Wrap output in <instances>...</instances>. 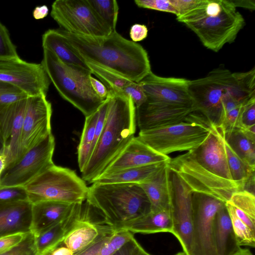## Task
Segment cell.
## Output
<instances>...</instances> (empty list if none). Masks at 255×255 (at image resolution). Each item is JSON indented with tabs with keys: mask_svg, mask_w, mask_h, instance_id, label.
Wrapping results in <instances>:
<instances>
[{
	"mask_svg": "<svg viewBox=\"0 0 255 255\" xmlns=\"http://www.w3.org/2000/svg\"><path fill=\"white\" fill-rule=\"evenodd\" d=\"M54 148L55 139L51 132L4 168L0 176V187L25 186L54 164Z\"/></svg>",
	"mask_w": 255,
	"mask_h": 255,
	"instance_id": "cell-11",
	"label": "cell"
},
{
	"mask_svg": "<svg viewBox=\"0 0 255 255\" xmlns=\"http://www.w3.org/2000/svg\"><path fill=\"white\" fill-rule=\"evenodd\" d=\"M6 166V156L3 154H0V181L1 173Z\"/></svg>",
	"mask_w": 255,
	"mask_h": 255,
	"instance_id": "cell-53",
	"label": "cell"
},
{
	"mask_svg": "<svg viewBox=\"0 0 255 255\" xmlns=\"http://www.w3.org/2000/svg\"><path fill=\"white\" fill-rule=\"evenodd\" d=\"M134 2L139 7L169 12L176 16L178 15L170 0H135Z\"/></svg>",
	"mask_w": 255,
	"mask_h": 255,
	"instance_id": "cell-42",
	"label": "cell"
},
{
	"mask_svg": "<svg viewBox=\"0 0 255 255\" xmlns=\"http://www.w3.org/2000/svg\"><path fill=\"white\" fill-rule=\"evenodd\" d=\"M214 242L217 255H231L241 248L237 244L225 204L215 217Z\"/></svg>",
	"mask_w": 255,
	"mask_h": 255,
	"instance_id": "cell-27",
	"label": "cell"
},
{
	"mask_svg": "<svg viewBox=\"0 0 255 255\" xmlns=\"http://www.w3.org/2000/svg\"><path fill=\"white\" fill-rule=\"evenodd\" d=\"M98 116L97 109L92 114L85 117L84 128L78 148V163L81 172L88 163L92 154Z\"/></svg>",
	"mask_w": 255,
	"mask_h": 255,
	"instance_id": "cell-34",
	"label": "cell"
},
{
	"mask_svg": "<svg viewBox=\"0 0 255 255\" xmlns=\"http://www.w3.org/2000/svg\"><path fill=\"white\" fill-rule=\"evenodd\" d=\"M227 91L238 102L244 104L255 97V69L246 72L232 73Z\"/></svg>",
	"mask_w": 255,
	"mask_h": 255,
	"instance_id": "cell-32",
	"label": "cell"
},
{
	"mask_svg": "<svg viewBox=\"0 0 255 255\" xmlns=\"http://www.w3.org/2000/svg\"><path fill=\"white\" fill-rule=\"evenodd\" d=\"M174 255H185L183 252H179ZM231 255H254L249 249L241 248L238 251Z\"/></svg>",
	"mask_w": 255,
	"mask_h": 255,
	"instance_id": "cell-52",
	"label": "cell"
},
{
	"mask_svg": "<svg viewBox=\"0 0 255 255\" xmlns=\"http://www.w3.org/2000/svg\"><path fill=\"white\" fill-rule=\"evenodd\" d=\"M138 83L147 97L146 100L193 107L188 91L189 80L162 77L151 71Z\"/></svg>",
	"mask_w": 255,
	"mask_h": 255,
	"instance_id": "cell-19",
	"label": "cell"
},
{
	"mask_svg": "<svg viewBox=\"0 0 255 255\" xmlns=\"http://www.w3.org/2000/svg\"><path fill=\"white\" fill-rule=\"evenodd\" d=\"M133 255H151L146 252L142 247L138 244L136 247Z\"/></svg>",
	"mask_w": 255,
	"mask_h": 255,
	"instance_id": "cell-54",
	"label": "cell"
},
{
	"mask_svg": "<svg viewBox=\"0 0 255 255\" xmlns=\"http://www.w3.org/2000/svg\"><path fill=\"white\" fill-rule=\"evenodd\" d=\"M171 211L150 212L149 213L113 227L115 230H124L132 234H154L172 232Z\"/></svg>",
	"mask_w": 255,
	"mask_h": 255,
	"instance_id": "cell-25",
	"label": "cell"
},
{
	"mask_svg": "<svg viewBox=\"0 0 255 255\" xmlns=\"http://www.w3.org/2000/svg\"><path fill=\"white\" fill-rule=\"evenodd\" d=\"M225 138L244 162L255 167V130L235 128L225 133Z\"/></svg>",
	"mask_w": 255,
	"mask_h": 255,
	"instance_id": "cell-30",
	"label": "cell"
},
{
	"mask_svg": "<svg viewBox=\"0 0 255 255\" xmlns=\"http://www.w3.org/2000/svg\"><path fill=\"white\" fill-rule=\"evenodd\" d=\"M0 255H38L33 234L28 233L20 243Z\"/></svg>",
	"mask_w": 255,
	"mask_h": 255,
	"instance_id": "cell-40",
	"label": "cell"
},
{
	"mask_svg": "<svg viewBox=\"0 0 255 255\" xmlns=\"http://www.w3.org/2000/svg\"><path fill=\"white\" fill-rule=\"evenodd\" d=\"M210 132L205 118L194 112L184 122L139 131L137 137L158 153L168 155L174 152L194 149L207 139Z\"/></svg>",
	"mask_w": 255,
	"mask_h": 255,
	"instance_id": "cell-7",
	"label": "cell"
},
{
	"mask_svg": "<svg viewBox=\"0 0 255 255\" xmlns=\"http://www.w3.org/2000/svg\"><path fill=\"white\" fill-rule=\"evenodd\" d=\"M27 98L0 105V132L5 145V167L20 156L21 135Z\"/></svg>",
	"mask_w": 255,
	"mask_h": 255,
	"instance_id": "cell-17",
	"label": "cell"
},
{
	"mask_svg": "<svg viewBox=\"0 0 255 255\" xmlns=\"http://www.w3.org/2000/svg\"><path fill=\"white\" fill-rule=\"evenodd\" d=\"M237 8L241 7L250 11L255 9V1L254 0H230Z\"/></svg>",
	"mask_w": 255,
	"mask_h": 255,
	"instance_id": "cell-50",
	"label": "cell"
},
{
	"mask_svg": "<svg viewBox=\"0 0 255 255\" xmlns=\"http://www.w3.org/2000/svg\"><path fill=\"white\" fill-rule=\"evenodd\" d=\"M49 9L45 5L36 6L33 11V16L37 20L43 19L47 16Z\"/></svg>",
	"mask_w": 255,
	"mask_h": 255,
	"instance_id": "cell-51",
	"label": "cell"
},
{
	"mask_svg": "<svg viewBox=\"0 0 255 255\" xmlns=\"http://www.w3.org/2000/svg\"><path fill=\"white\" fill-rule=\"evenodd\" d=\"M135 108L136 122L140 131L184 122L194 112L192 107L148 100Z\"/></svg>",
	"mask_w": 255,
	"mask_h": 255,
	"instance_id": "cell-18",
	"label": "cell"
},
{
	"mask_svg": "<svg viewBox=\"0 0 255 255\" xmlns=\"http://www.w3.org/2000/svg\"><path fill=\"white\" fill-rule=\"evenodd\" d=\"M167 163L151 179L138 184L150 202L151 212L171 211L170 169Z\"/></svg>",
	"mask_w": 255,
	"mask_h": 255,
	"instance_id": "cell-24",
	"label": "cell"
},
{
	"mask_svg": "<svg viewBox=\"0 0 255 255\" xmlns=\"http://www.w3.org/2000/svg\"><path fill=\"white\" fill-rule=\"evenodd\" d=\"M138 244L139 243L133 237L116 251L113 255H133Z\"/></svg>",
	"mask_w": 255,
	"mask_h": 255,
	"instance_id": "cell-49",
	"label": "cell"
},
{
	"mask_svg": "<svg viewBox=\"0 0 255 255\" xmlns=\"http://www.w3.org/2000/svg\"><path fill=\"white\" fill-rule=\"evenodd\" d=\"M74 255H80V254H75Z\"/></svg>",
	"mask_w": 255,
	"mask_h": 255,
	"instance_id": "cell-56",
	"label": "cell"
},
{
	"mask_svg": "<svg viewBox=\"0 0 255 255\" xmlns=\"http://www.w3.org/2000/svg\"><path fill=\"white\" fill-rule=\"evenodd\" d=\"M82 203L75 204L72 212L63 219L38 234L33 235L38 255H41L63 241L69 229L79 217Z\"/></svg>",
	"mask_w": 255,
	"mask_h": 255,
	"instance_id": "cell-26",
	"label": "cell"
},
{
	"mask_svg": "<svg viewBox=\"0 0 255 255\" xmlns=\"http://www.w3.org/2000/svg\"><path fill=\"white\" fill-rule=\"evenodd\" d=\"M172 234L180 243L185 255H192L193 218L192 191L184 182L170 170Z\"/></svg>",
	"mask_w": 255,
	"mask_h": 255,
	"instance_id": "cell-13",
	"label": "cell"
},
{
	"mask_svg": "<svg viewBox=\"0 0 255 255\" xmlns=\"http://www.w3.org/2000/svg\"><path fill=\"white\" fill-rule=\"evenodd\" d=\"M94 209L86 200L83 202L79 217L62 241L74 255L82 252L103 235L114 230L113 227L108 224L101 225L105 220L100 225L90 222Z\"/></svg>",
	"mask_w": 255,
	"mask_h": 255,
	"instance_id": "cell-20",
	"label": "cell"
},
{
	"mask_svg": "<svg viewBox=\"0 0 255 255\" xmlns=\"http://www.w3.org/2000/svg\"><path fill=\"white\" fill-rule=\"evenodd\" d=\"M109 106L103 131L82 173L92 183L134 136L135 106L130 97L108 89Z\"/></svg>",
	"mask_w": 255,
	"mask_h": 255,
	"instance_id": "cell-3",
	"label": "cell"
},
{
	"mask_svg": "<svg viewBox=\"0 0 255 255\" xmlns=\"http://www.w3.org/2000/svg\"><path fill=\"white\" fill-rule=\"evenodd\" d=\"M200 0H170L173 6L177 10L178 15H181L194 7Z\"/></svg>",
	"mask_w": 255,
	"mask_h": 255,
	"instance_id": "cell-45",
	"label": "cell"
},
{
	"mask_svg": "<svg viewBox=\"0 0 255 255\" xmlns=\"http://www.w3.org/2000/svg\"><path fill=\"white\" fill-rule=\"evenodd\" d=\"M225 204L206 194L192 192V255H217L214 242L215 219Z\"/></svg>",
	"mask_w": 255,
	"mask_h": 255,
	"instance_id": "cell-12",
	"label": "cell"
},
{
	"mask_svg": "<svg viewBox=\"0 0 255 255\" xmlns=\"http://www.w3.org/2000/svg\"><path fill=\"white\" fill-rule=\"evenodd\" d=\"M42 45L43 48L52 52L63 63L89 69L84 60L65 41L58 29L45 31L42 36Z\"/></svg>",
	"mask_w": 255,
	"mask_h": 255,
	"instance_id": "cell-29",
	"label": "cell"
},
{
	"mask_svg": "<svg viewBox=\"0 0 255 255\" xmlns=\"http://www.w3.org/2000/svg\"><path fill=\"white\" fill-rule=\"evenodd\" d=\"M176 19L192 30L205 47L216 52L234 42L245 25L230 0H200Z\"/></svg>",
	"mask_w": 255,
	"mask_h": 255,
	"instance_id": "cell-4",
	"label": "cell"
},
{
	"mask_svg": "<svg viewBox=\"0 0 255 255\" xmlns=\"http://www.w3.org/2000/svg\"><path fill=\"white\" fill-rule=\"evenodd\" d=\"M86 201L113 227L151 212L150 202L137 184L94 182L88 187Z\"/></svg>",
	"mask_w": 255,
	"mask_h": 255,
	"instance_id": "cell-5",
	"label": "cell"
},
{
	"mask_svg": "<svg viewBox=\"0 0 255 255\" xmlns=\"http://www.w3.org/2000/svg\"><path fill=\"white\" fill-rule=\"evenodd\" d=\"M24 187L32 204L44 201L80 203L86 200L88 191L74 171L55 164Z\"/></svg>",
	"mask_w": 255,
	"mask_h": 255,
	"instance_id": "cell-8",
	"label": "cell"
},
{
	"mask_svg": "<svg viewBox=\"0 0 255 255\" xmlns=\"http://www.w3.org/2000/svg\"><path fill=\"white\" fill-rule=\"evenodd\" d=\"M31 207L28 201L0 202V238L30 232Z\"/></svg>",
	"mask_w": 255,
	"mask_h": 255,
	"instance_id": "cell-22",
	"label": "cell"
},
{
	"mask_svg": "<svg viewBox=\"0 0 255 255\" xmlns=\"http://www.w3.org/2000/svg\"><path fill=\"white\" fill-rule=\"evenodd\" d=\"M41 255H74V254L61 242Z\"/></svg>",
	"mask_w": 255,
	"mask_h": 255,
	"instance_id": "cell-48",
	"label": "cell"
},
{
	"mask_svg": "<svg viewBox=\"0 0 255 255\" xmlns=\"http://www.w3.org/2000/svg\"><path fill=\"white\" fill-rule=\"evenodd\" d=\"M58 30L85 61L102 66L137 83L151 72L148 55L144 48L125 38L116 30L103 37L71 34L61 29Z\"/></svg>",
	"mask_w": 255,
	"mask_h": 255,
	"instance_id": "cell-2",
	"label": "cell"
},
{
	"mask_svg": "<svg viewBox=\"0 0 255 255\" xmlns=\"http://www.w3.org/2000/svg\"><path fill=\"white\" fill-rule=\"evenodd\" d=\"M28 96L17 88L0 81V105L12 103Z\"/></svg>",
	"mask_w": 255,
	"mask_h": 255,
	"instance_id": "cell-38",
	"label": "cell"
},
{
	"mask_svg": "<svg viewBox=\"0 0 255 255\" xmlns=\"http://www.w3.org/2000/svg\"><path fill=\"white\" fill-rule=\"evenodd\" d=\"M28 233H19L0 237V255L9 251L20 243Z\"/></svg>",
	"mask_w": 255,
	"mask_h": 255,
	"instance_id": "cell-44",
	"label": "cell"
},
{
	"mask_svg": "<svg viewBox=\"0 0 255 255\" xmlns=\"http://www.w3.org/2000/svg\"><path fill=\"white\" fill-rule=\"evenodd\" d=\"M51 104L46 95L27 98L21 135L20 156L51 133Z\"/></svg>",
	"mask_w": 255,
	"mask_h": 255,
	"instance_id": "cell-15",
	"label": "cell"
},
{
	"mask_svg": "<svg viewBox=\"0 0 255 255\" xmlns=\"http://www.w3.org/2000/svg\"><path fill=\"white\" fill-rule=\"evenodd\" d=\"M95 12L112 31L116 30L119 6L116 0H88Z\"/></svg>",
	"mask_w": 255,
	"mask_h": 255,
	"instance_id": "cell-36",
	"label": "cell"
},
{
	"mask_svg": "<svg viewBox=\"0 0 255 255\" xmlns=\"http://www.w3.org/2000/svg\"><path fill=\"white\" fill-rule=\"evenodd\" d=\"M210 132L194 149L170 158L167 165L187 185L192 192H198L224 203L241 191L233 180L223 145L224 130L207 120Z\"/></svg>",
	"mask_w": 255,
	"mask_h": 255,
	"instance_id": "cell-1",
	"label": "cell"
},
{
	"mask_svg": "<svg viewBox=\"0 0 255 255\" xmlns=\"http://www.w3.org/2000/svg\"><path fill=\"white\" fill-rule=\"evenodd\" d=\"M232 79L231 71L217 68L204 77L189 80L188 91L194 112L217 127H220L222 122V97Z\"/></svg>",
	"mask_w": 255,
	"mask_h": 255,
	"instance_id": "cell-9",
	"label": "cell"
},
{
	"mask_svg": "<svg viewBox=\"0 0 255 255\" xmlns=\"http://www.w3.org/2000/svg\"><path fill=\"white\" fill-rule=\"evenodd\" d=\"M134 237L133 234L124 230H115L96 241L82 252L81 255H113Z\"/></svg>",
	"mask_w": 255,
	"mask_h": 255,
	"instance_id": "cell-31",
	"label": "cell"
},
{
	"mask_svg": "<svg viewBox=\"0 0 255 255\" xmlns=\"http://www.w3.org/2000/svg\"><path fill=\"white\" fill-rule=\"evenodd\" d=\"M75 204L54 201L32 204L30 232L36 235L60 221L72 212Z\"/></svg>",
	"mask_w": 255,
	"mask_h": 255,
	"instance_id": "cell-23",
	"label": "cell"
},
{
	"mask_svg": "<svg viewBox=\"0 0 255 255\" xmlns=\"http://www.w3.org/2000/svg\"><path fill=\"white\" fill-rule=\"evenodd\" d=\"M223 145L232 177L241 191L243 190L248 181L255 175V167L246 164L233 150L225 140V133Z\"/></svg>",
	"mask_w": 255,
	"mask_h": 255,
	"instance_id": "cell-33",
	"label": "cell"
},
{
	"mask_svg": "<svg viewBox=\"0 0 255 255\" xmlns=\"http://www.w3.org/2000/svg\"><path fill=\"white\" fill-rule=\"evenodd\" d=\"M117 92H120L128 97H130L135 108L141 106L147 100V97L139 83L132 81L120 91Z\"/></svg>",
	"mask_w": 255,
	"mask_h": 255,
	"instance_id": "cell-41",
	"label": "cell"
},
{
	"mask_svg": "<svg viewBox=\"0 0 255 255\" xmlns=\"http://www.w3.org/2000/svg\"><path fill=\"white\" fill-rule=\"evenodd\" d=\"M0 81L17 88L28 97L47 94L50 81L41 64L17 58L0 60Z\"/></svg>",
	"mask_w": 255,
	"mask_h": 255,
	"instance_id": "cell-14",
	"label": "cell"
},
{
	"mask_svg": "<svg viewBox=\"0 0 255 255\" xmlns=\"http://www.w3.org/2000/svg\"><path fill=\"white\" fill-rule=\"evenodd\" d=\"M170 158L168 155L158 153L134 136L100 176L127 168L168 162Z\"/></svg>",
	"mask_w": 255,
	"mask_h": 255,
	"instance_id": "cell-21",
	"label": "cell"
},
{
	"mask_svg": "<svg viewBox=\"0 0 255 255\" xmlns=\"http://www.w3.org/2000/svg\"><path fill=\"white\" fill-rule=\"evenodd\" d=\"M92 74L96 75L108 89L120 91L131 81L117 72L90 61H85Z\"/></svg>",
	"mask_w": 255,
	"mask_h": 255,
	"instance_id": "cell-35",
	"label": "cell"
},
{
	"mask_svg": "<svg viewBox=\"0 0 255 255\" xmlns=\"http://www.w3.org/2000/svg\"><path fill=\"white\" fill-rule=\"evenodd\" d=\"M168 162H158L125 169L101 176L93 183L140 184L151 179Z\"/></svg>",
	"mask_w": 255,
	"mask_h": 255,
	"instance_id": "cell-28",
	"label": "cell"
},
{
	"mask_svg": "<svg viewBox=\"0 0 255 255\" xmlns=\"http://www.w3.org/2000/svg\"><path fill=\"white\" fill-rule=\"evenodd\" d=\"M50 15L61 29L71 34L103 37L112 32L98 16L88 0H57L52 4Z\"/></svg>",
	"mask_w": 255,
	"mask_h": 255,
	"instance_id": "cell-10",
	"label": "cell"
},
{
	"mask_svg": "<svg viewBox=\"0 0 255 255\" xmlns=\"http://www.w3.org/2000/svg\"><path fill=\"white\" fill-rule=\"evenodd\" d=\"M6 27L0 22V60L18 57Z\"/></svg>",
	"mask_w": 255,
	"mask_h": 255,
	"instance_id": "cell-37",
	"label": "cell"
},
{
	"mask_svg": "<svg viewBox=\"0 0 255 255\" xmlns=\"http://www.w3.org/2000/svg\"><path fill=\"white\" fill-rule=\"evenodd\" d=\"M90 81L95 93L102 100H106L108 97L109 92L105 85L92 76L90 77Z\"/></svg>",
	"mask_w": 255,
	"mask_h": 255,
	"instance_id": "cell-47",
	"label": "cell"
},
{
	"mask_svg": "<svg viewBox=\"0 0 255 255\" xmlns=\"http://www.w3.org/2000/svg\"><path fill=\"white\" fill-rule=\"evenodd\" d=\"M242 125V128L255 130V97L244 104Z\"/></svg>",
	"mask_w": 255,
	"mask_h": 255,
	"instance_id": "cell-43",
	"label": "cell"
},
{
	"mask_svg": "<svg viewBox=\"0 0 255 255\" xmlns=\"http://www.w3.org/2000/svg\"><path fill=\"white\" fill-rule=\"evenodd\" d=\"M43 49L41 64L60 96L85 117L96 111L105 100L100 98L91 86V70L63 63L50 51Z\"/></svg>",
	"mask_w": 255,
	"mask_h": 255,
	"instance_id": "cell-6",
	"label": "cell"
},
{
	"mask_svg": "<svg viewBox=\"0 0 255 255\" xmlns=\"http://www.w3.org/2000/svg\"><path fill=\"white\" fill-rule=\"evenodd\" d=\"M236 239L240 247L255 245V196L245 190L234 193L225 203Z\"/></svg>",
	"mask_w": 255,
	"mask_h": 255,
	"instance_id": "cell-16",
	"label": "cell"
},
{
	"mask_svg": "<svg viewBox=\"0 0 255 255\" xmlns=\"http://www.w3.org/2000/svg\"><path fill=\"white\" fill-rule=\"evenodd\" d=\"M5 149V145L2 138V136L0 132V154H3L4 153Z\"/></svg>",
	"mask_w": 255,
	"mask_h": 255,
	"instance_id": "cell-55",
	"label": "cell"
},
{
	"mask_svg": "<svg viewBox=\"0 0 255 255\" xmlns=\"http://www.w3.org/2000/svg\"><path fill=\"white\" fill-rule=\"evenodd\" d=\"M148 29L144 24L135 23L133 24L130 29L129 35L134 42L140 41L146 38Z\"/></svg>",
	"mask_w": 255,
	"mask_h": 255,
	"instance_id": "cell-46",
	"label": "cell"
},
{
	"mask_svg": "<svg viewBox=\"0 0 255 255\" xmlns=\"http://www.w3.org/2000/svg\"><path fill=\"white\" fill-rule=\"evenodd\" d=\"M28 201L24 186L0 187V202H14Z\"/></svg>",
	"mask_w": 255,
	"mask_h": 255,
	"instance_id": "cell-39",
	"label": "cell"
}]
</instances>
